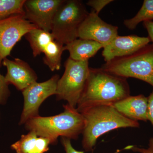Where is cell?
I'll return each mask as SVG.
<instances>
[{
	"label": "cell",
	"instance_id": "obj_1",
	"mask_svg": "<svg viewBox=\"0 0 153 153\" xmlns=\"http://www.w3.org/2000/svg\"><path fill=\"white\" fill-rule=\"evenodd\" d=\"M129 96L130 89L126 78L110 74L100 68H90L76 108L79 111L92 105H112Z\"/></svg>",
	"mask_w": 153,
	"mask_h": 153
},
{
	"label": "cell",
	"instance_id": "obj_2",
	"mask_svg": "<svg viewBox=\"0 0 153 153\" xmlns=\"http://www.w3.org/2000/svg\"><path fill=\"white\" fill-rule=\"evenodd\" d=\"M79 112L85 120L82 145L86 152H93L99 138L108 132L118 128L140 127L138 122L124 116L111 104L87 107Z\"/></svg>",
	"mask_w": 153,
	"mask_h": 153
},
{
	"label": "cell",
	"instance_id": "obj_3",
	"mask_svg": "<svg viewBox=\"0 0 153 153\" xmlns=\"http://www.w3.org/2000/svg\"><path fill=\"white\" fill-rule=\"evenodd\" d=\"M63 106L64 111L60 114L30 119L25 123V128L35 131L38 136L48 139L52 145L57 143L59 137L77 140L83 131L85 120L76 108L68 104Z\"/></svg>",
	"mask_w": 153,
	"mask_h": 153
},
{
	"label": "cell",
	"instance_id": "obj_4",
	"mask_svg": "<svg viewBox=\"0 0 153 153\" xmlns=\"http://www.w3.org/2000/svg\"><path fill=\"white\" fill-rule=\"evenodd\" d=\"M100 68L126 79H139L153 87V44H148L131 55L105 62Z\"/></svg>",
	"mask_w": 153,
	"mask_h": 153
},
{
	"label": "cell",
	"instance_id": "obj_5",
	"mask_svg": "<svg viewBox=\"0 0 153 153\" xmlns=\"http://www.w3.org/2000/svg\"><path fill=\"white\" fill-rule=\"evenodd\" d=\"M88 13L82 1L65 0L52 22L51 33L55 40L65 45L77 39L79 27Z\"/></svg>",
	"mask_w": 153,
	"mask_h": 153
},
{
	"label": "cell",
	"instance_id": "obj_6",
	"mask_svg": "<svg viewBox=\"0 0 153 153\" xmlns=\"http://www.w3.org/2000/svg\"><path fill=\"white\" fill-rule=\"evenodd\" d=\"M65 71L57 82L56 98L64 100L76 108L87 81L89 69L88 60L76 61L68 58L64 63Z\"/></svg>",
	"mask_w": 153,
	"mask_h": 153
},
{
	"label": "cell",
	"instance_id": "obj_7",
	"mask_svg": "<svg viewBox=\"0 0 153 153\" xmlns=\"http://www.w3.org/2000/svg\"><path fill=\"white\" fill-rule=\"evenodd\" d=\"M59 79V75L55 74L45 82H34L22 91L24 103L20 125L39 116V107L43 102L49 97L56 94Z\"/></svg>",
	"mask_w": 153,
	"mask_h": 153
},
{
	"label": "cell",
	"instance_id": "obj_8",
	"mask_svg": "<svg viewBox=\"0 0 153 153\" xmlns=\"http://www.w3.org/2000/svg\"><path fill=\"white\" fill-rule=\"evenodd\" d=\"M36 28L24 15H13L0 20V67L22 37Z\"/></svg>",
	"mask_w": 153,
	"mask_h": 153
},
{
	"label": "cell",
	"instance_id": "obj_9",
	"mask_svg": "<svg viewBox=\"0 0 153 153\" xmlns=\"http://www.w3.org/2000/svg\"><path fill=\"white\" fill-rule=\"evenodd\" d=\"M65 0H25V18L38 29L51 32L56 12Z\"/></svg>",
	"mask_w": 153,
	"mask_h": 153
},
{
	"label": "cell",
	"instance_id": "obj_10",
	"mask_svg": "<svg viewBox=\"0 0 153 153\" xmlns=\"http://www.w3.org/2000/svg\"><path fill=\"white\" fill-rule=\"evenodd\" d=\"M118 30L117 27L104 22L92 10L80 25L78 38L96 41L104 47L118 36Z\"/></svg>",
	"mask_w": 153,
	"mask_h": 153
},
{
	"label": "cell",
	"instance_id": "obj_11",
	"mask_svg": "<svg viewBox=\"0 0 153 153\" xmlns=\"http://www.w3.org/2000/svg\"><path fill=\"white\" fill-rule=\"evenodd\" d=\"M150 42L148 37L118 36L103 47L102 55L105 61L108 62L117 57L131 55Z\"/></svg>",
	"mask_w": 153,
	"mask_h": 153
},
{
	"label": "cell",
	"instance_id": "obj_12",
	"mask_svg": "<svg viewBox=\"0 0 153 153\" xmlns=\"http://www.w3.org/2000/svg\"><path fill=\"white\" fill-rule=\"evenodd\" d=\"M2 66L7 68L5 78L7 83L14 85L17 90L22 91L37 82L38 76L36 72L22 59L17 58L10 60L7 57L3 60Z\"/></svg>",
	"mask_w": 153,
	"mask_h": 153
},
{
	"label": "cell",
	"instance_id": "obj_13",
	"mask_svg": "<svg viewBox=\"0 0 153 153\" xmlns=\"http://www.w3.org/2000/svg\"><path fill=\"white\" fill-rule=\"evenodd\" d=\"M124 116L131 120L147 122L148 97L143 94L129 96L112 104Z\"/></svg>",
	"mask_w": 153,
	"mask_h": 153
},
{
	"label": "cell",
	"instance_id": "obj_14",
	"mask_svg": "<svg viewBox=\"0 0 153 153\" xmlns=\"http://www.w3.org/2000/svg\"><path fill=\"white\" fill-rule=\"evenodd\" d=\"M103 47L96 41L78 38L64 45V50L69 52V57L72 60L81 61L88 60Z\"/></svg>",
	"mask_w": 153,
	"mask_h": 153
},
{
	"label": "cell",
	"instance_id": "obj_15",
	"mask_svg": "<svg viewBox=\"0 0 153 153\" xmlns=\"http://www.w3.org/2000/svg\"><path fill=\"white\" fill-rule=\"evenodd\" d=\"M50 144L48 139L38 136L35 131H30L27 134L22 135L11 148L16 153H45L49 150Z\"/></svg>",
	"mask_w": 153,
	"mask_h": 153
},
{
	"label": "cell",
	"instance_id": "obj_16",
	"mask_svg": "<svg viewBox=\"0 0 153 153\" xmlns=\"http://www.w3.org/2000/svg\"><path fill=\"white\" fill-rule=\"evenodd\" d=\"M25 37L30 44L34 57L43 53L47 45L55 40L51 32L38 28L30 31Z\"/></svg>",
	"mask_w": 153,
	"mask_h": 153
},
{
	"label": "cell",
	"instance_id": "obj_17",
	"mask_svg": "<svg viewBox=\"0 0 153 153\" xmlns=\"http://www.w3.org/2000/svg\"><path fill=\"white\" fill-rule=\"evenodd\" d=\"M64 47L63 44L55 40L50 42L44 49L43 61L51 71L60 69Z\"/></svg>",
	"mask_w": 153,
	"mask_h": 153
},
{
	"label": "cell",
	"instance_id": "obj_18",
	"mask_svg": "<svg viewBox=\"0 0 153 153\" xmlns=\"http://www.w3.org/2000/svg\"><path fill=\"white\" fill-rule=\"evenodd\" d=\"M153 20V0H144L142 6L136 15L131 19H126L123 24L128 30L136 28L139 24Z\"/></svg>",
	"mask_w": 153,
	"mask_h": 153
},
{
	"label": "cell",
	"instance_id": "obj_19",
	"mask_svg": "<svg viewBox=\"0 0 153 153\" xmlns=\"http://www.w3.org/2000/svg\"><path fill=\"white\" fill-rule=\"evenodd\" d=\"M25 0H0V20L14 15H25Z\"/></svg>",
	"mask_w": 153,
	"mask_h": 153
},
{
	"label": "cell",
	"instance_id": "obj_20",
	"mask_svg": "<svg viewBox=\"0 0 153 153\" xmlns=\"http://www.w3.org/2000/svg\"><path fill=\"white\" fill-rule=\"evenodd\" d=\"M8 85L6 82L5 76L0 73V105L6 104L10 95Z\"/></svg>",
	"mask_w": 153,
	"mask_h": 153
},
{
	"label": "cell",
	"instance_id": "obj_21",
	"mask_svg": "<svg viewBox=\"0 0 153 153\" xmlns=\"http://www.w3.org/2000/svg\"><path fill=\"white\" fill-rule=\"evenodd\" d=\"M113 1V0H89L86 4L91 7L96 13L99 15L104 7Z\"/></svg>",
	"mask_w": 153,
	"mask_h": 153
},
{
	"label": "cell",
	"instance_id": "obj_22",
	"mask_svg": "<svg viewBox=\"0 0 153 153\" xmlns=\"http://www.w3.org/2000/svg\"><path fill=\"white\" fill-rule=\"evenodd\" d=\"M135 152L140 153H153V137L151 138L149 140V147L147 149L142 148L136 146H128L126 148Z\"/></svg>",
	"mask_w": 153,
	"mask_h": 153
},
{
	"label": "cell",
	"instance_id": "obj_23",
	"mask_svg": "<svg viewBox=\"0 0 153 153\" xmlns=\"http://www.w3.org/2000/svg\"><path fill=\"white\" fill-rule=\"evenodd\" d=\"M61 143L66 153H84L83 152L76 151L72 146L71 140L65 137H61Z\"/></svg>",
	"mask_w": 153,
	"mask_h": 153
},
{
	"label": "cell",
	"instance_id": "obj_24",
	"mask_svg": "<svg viewBox=\"0 0 153 153\" xmlns=\"http://www.w3.org/2000/svg\"><path fill=\"white\" fill-rule=\"evenodd\" d=\"M148 97L147 119L153 126V91Z\"/></svg>",
	"mask_w": 153,
	"mask_h": 153
},
{
	"label": "cell",
	"instance_id": "obj_25",
	"mask_svg": "<svg viewBox=\"0 0 153 153\" xmlns=\"http://www.w3.org/2000/svg\"><path fill=\"white\" fill-rule=\"evenodd\" d=\"M144 27L147 31L149 37L151 42L153 44V22L152 21H146L143 22Z\"/></svg>",
	"mask_w": 153,
	"mask_h": 153
}]
</instances>
